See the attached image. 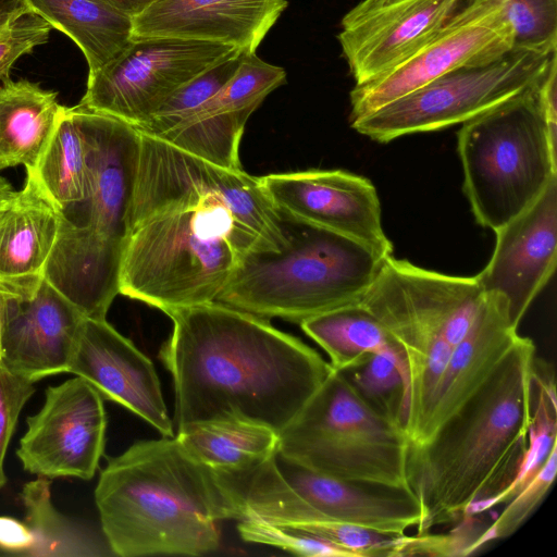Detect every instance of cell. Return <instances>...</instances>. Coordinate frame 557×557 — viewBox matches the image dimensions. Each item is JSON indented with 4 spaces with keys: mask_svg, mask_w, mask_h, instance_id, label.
<instances>
[{
    "mask_svg": "<svg viewBox=\"0 0 557 557\" xmlns=\"http://www.w3.org/2000/svg\"><path fill=\"white\" fill-rule=\"evenodd\" d=\"M138 133L120 294L164 313L212 302L247 255L286 245L259 177Z\"/></svg>",
    "mask_w": 557,
    "mask_h": 557,
    "instance_id": "6da1fadb",
    "label": "cell"
},
{
    "mask_svg": "<svg viewBox=\"0 0 557 557\" xmlns=\"http://www.w3.org/2000/svg\"><path fill=\"white\" fill-rule=\"evenodd\" d=\"M173 332L160 359L174 383L177 432L239 419L280 433L333 371L267 319L218 301L166 313Z\"/></svg>",
    "mask_w": 557,
    "mask_h": 557,
    "instance_id": "7a4b0ae2",
    "label": "cell"
},
{
    "mask_svg": "<svg viewBox=\"0 0 557 557\" xmlns=\"http://www.w3.org/2000/svg\"><path fill=\"white\" fill-rule=\"evenodd\" d=\"M535 345L521 336L484 384L421 445H411L407 482L421 510L417 535L461 520L516 479L532 422Z\"/></svg>",
    "mask_w": 557,
    "mask_h": 557,
    "instance_id": "3957f363",
    "label": "cell"
},
{
    "mask_svg": "<svg viewBox=\"0 0 557 557\" xmlns=\"http://www.w3.org/2000/svg\"><path fill=\"white\" fill-rule=\"evenodd\" d=\"M95 502L107 545L121 557L201 556L220 545L218 521L243 519L234 481L175 436L140 441L109 458Z\"/></svg>",
    "mask_w": 557,
    "mask_h": 557,
    "instance_id": "277c9868",
    "label": "cell"
},
{
    "mask_svg": "<svg viewBox=\"0 0 557 557\" xmlns=\"http://www.w3.org/2000/svg\"><path fill=\"white\" fill-rule=\"evenodd\" d=\"M76 106L90 139V190L85 202L62 212L44 277L86 318L106 319L120 294L139 133L117 119Z\"/></svg>",
    "mask_w": 557,
    "mask_h": 557,
    "instance_id": "5b68a950",
    "label": "cell"
},
{
    "mask_svg": "<svg viewBox=\"0 0 557 557\" xmlns=\"http://www.w3.org/2000/svg\"><path fill=\"white\" fill-rule=\"evenodd\" d=\"M278 214L286 245L247 255L215 301L299 324L360 304L384 258L352 238Z\"/></svg>",
    "mask_w": 557,
    "mask_h": 557,
    "instance_id": "8992f818",
    "label": "cell"
},
{
    "mask_svg": "<svg viewBox=\"0 0 557 557\" xmlns=\"http://www.w3.org/2000/svg\"><path fill=\"white\" fill-rule=\"evenodd\" d=\"M484 295L475 276L426 270L393 255L383 259L363 295L360 305L387 330L405 358L408 389L404 428L410 441Z\"/></svg>",
    "mask_w": 557,
    "mask_h": 557,
    "instance_id": "52a82bcc",
    "label": "cell"
},
{
    "mask_svg": "<svg viewBox=\"0 0 557 557\" xmlns=\"http://www.w3.org/2000/svg\"><path fill=\"white\" fill-rule=\"evenodd\" d=\"M545 74L534 86L463 122L458 131L463 193L476 222L494 232L557 178V133L546 116Z\"/></svg>",
    "mask_w": 557,
    "mask_h": 557,
    "instance_id": "ba28073f",
    "label": "cell"
},
{
    "mask_svg": "<svg viewBox=\"0 0 557 557\" xmlns=\"http://www.w3.org/2000/svg\"><path fill=\"white\" fill-rule=\"evenodd\" d=\"M410 440L376 410L344 372L333 370L278 433L277 457L351 481L408 487Z\"/></svg>",
    "mask_w": 557,
    "mask_h": 557,
    "instance_id": "9c48e42d",
    "label": "cell"
},
{
    "mask_svg": "<svg viewBox=\"0 0 557 557\" xmlns=\"http://www.w3.org/2000/svg\"><path fill=\"white\" fill-rule=\"evenodd\" d=\"M556 50L513 47L502 58L447 72L350 125L379 143L463 123L541 81Z\"/></svg>",
    "mask_w": 557,
    "mask_h": 557,
    "instance_id": "30bf717a",
    "label": "cell"
},
{
    "mask_svg": "<svg viewBox=\"0 0 557 557\" xmlns=\"http://www.w3.org/2000/svg\"><path fill=\"white\" fill-rule=\"evenodd\" d=\"M242 51L210 41L133 38L116 58L88 74L78 104L139 128L177 89Z\"/></svg>",
    "mask_w": 557,
    "mask_h": 557,
    "instance_id": "8fae6325",
    "label": "cell"
},
{
    "mask_svg": "<svg viewBox=\"0 0 557 557\" xmlns=\"http://www.w3.org/2000/svg\"><path fill=\"white\" fill-rule=\"evenodd\" d=\"M503 0H466L433 38L404 63L350 91V122L462 66L491 63L513 48Z\"/></svg>",
    "mask_w": 557,
    "mask_h": 557,
    "instance_id": "7c38bea8",
    "label": "cell"
},
{
    "mask_svg": "<svg viewBox=\"0 0 557 557\" xmlns=\"http://www.w3.org/2000/svg\"><path fill=\"white\" fill-rule=\"evenodd\" d=\"M16 455L25 471L49 479L95 475L106 445L103 397L75 375L46 391L40 410L26 420Z\"/></svg>",
    "mask_w": 557,
    "mask_h": 557,
    "instance_id": "4fadbf2b",
    "label": "cell"
},
{
    "mask_svg": "<svg viewBox=\"0 0 557 557\" xmlns=\"http://www.w3.org/2000/svg\"><path fill=\"white\" fill-rule=\"evenodd\" d=\"M260 183L277 212L352 238L382 258L393 244L382 226L374 185L343 170L269 174Z\"/></svg>",
    "mask_w": 557,
    "mask_h": 557,
    "instance_id": "5bb4252c",
    "label": "cell"
},
{
    "mask_svg": "<svg viewBox=\"0 0 557 557\" xmlns=\"http://www.w3.org/2000/svg\"><path fill=\"white\" fill-rule=\"evenodd\" d=\"M462 1H360L344 15L337 37L356 85L383 76L408 60Z\"/></svg>",
    "mask_w": 557,
    "mask_h": 557,
    "instance_id": "9a60e30c",
    "label": "cell"
},
{
    "mask_svg": "<svg viewBox=\"0 0 557 557\" xmlns=\"http://www.w3.org/2000/svg\"><path fill=\"white\" fill-rule=\"evenodd\" d=\"M494 251L475 275L484 293L502 294L519 326L555 272L557 259V178L523 212L495 231Z\"/></svg>",
    "mask_w": 557,
    "mask_h": 557,
    "instance_id": "2e32d148",
    "label": "cell"
},
{
    "mask_svg": "<svg viewBox=\"0 0 557 557\" xmlns=\"http://www.w3.org/2000/svg\"><path fill=\"white\" fill-rule=\"evenodd\" d=\"M69 372L86 380L103 398L139 416L163 436L174 435L153 363L106 319L84 318Z\"/></svg>",
    "mask_w": 557,
    "mask_h": 557,
    "instance_id": "e0dca14e",
    "label": "cell"
},
{
    "mask_svg": "<svg viewBox=\"0 0 557 557\" xmlns=\"http://www.w3.org/2000/svg\"><path fill=\"white\" fill-rule=\"evenodd\" d=\"M85 315L47 280L9 297L1 362L34 383L69 372Z\"/></svg>",
    "mask_w": 557,
    "mask_h": 557,
    "instance_id": "ac0fdd59",
    "label": "cell"
},
{
    "mask_svg": "<svg viewBox=\"0 0 557 557\" xmlns=\"http://www.w3.org/2000/svg\"><path fill=\"white\" fill-rule=\"evenodd\" d=\"M283 67L243 54L235 73L208 100L182 114L157 139L210 162L233 150L237 133L232 121L246 126L263 99L285 82Z\"/></svg>",
    "mask_w": 557,
    "mask_h": 557,
    "instance_id": "d6986e66",
    "label": "cell"
},
{
    "mask_svg": "<svg viewBox=\"0 0 557 557\" xmlns=\"http://www.w3.org/2000/svg\"><path fill=\"white\" fill-rule=\"evenodd\" d=\"M286 7V0H153L133 17V38L210 41L255 53Z\"/></svg>",
    "mask_w": 557,
    "mask_h": 557,
    "instance_id": "ffe728a7",
    "label": "cell"
},
{
    "mask_svg": "<svg viewBox=\"0 0 557 557\" xmlns=\"http://www.w3.org/2000/svg\"><path fill=\"white\" fill-rule=\"evenodd\" d=\"M519 337L507 299L485 293L471 326L450 354L411 445L425 443L484 384Z\"/></svg>",
    "mask_w": 557,
    "mask_h": 557,
    "instance_id": "44dd1931",
    "label": "cell"
},
{
    "mask_svg": "<svg viewBox=\"0 0 557 557\" xmlns=\"http://www.w3.org/2000/svg\"><path fill=\"white\" fill-rule=\"evenodd\" d=\"M276 461L295 493L326 519L397 535L419 524L420 505L408 487L337 479L277 456Z\"/></svg>",
    "mask_w": 557,
    "mask_h": 557,
    "instance_id": "7402d4cb",
    "label": "cell"
},
{
    "mask_svg": "<svg viewBox=\"0 0 557 557\" xmlns=\"http://www.w3.org/2000/svg\"><path fill=\"white\" fill-rule=\"evenodd\" d=\"M61 215L35 169L27 168L23 188L13 191L0 207V283L17 294L39 285Z\"/></svg>",
    "mask_w": 557,
    "mask_h": 557,
    "instance_id": "603a6c76",
    "label": "cell"
},
{
    "mask_svg": "<svg viewBox=\"0 0 557 557\" xmlns=\"http://www.w3.org/2000/svg\"><path fill=\"white\" fill-rule=\"evenodd\" d=\"M62 107L57 92L27 79L0 86V171L36 168L53 133Z\"/></svg>",
    "mask_w": 557,
    "mask_h": 557,
    "instance_id": "cb8c5ba5",
    "label": "cell"
},
{
    "mask_svg": "<svg viewBox=\"0 0 557 557\" xmlns=\"http://www.w3.org/2000/svg\"><path fill=\"white\" fill-rule=\"evenodd\" d=\"M82 50L92 74L116 58L133 38V16L100 0H23Z\"/></svg>",
    "mask_w": 557,
    "mask_h": 557,
    "instance_id": "d4e9b609",
    "label": "cell"
},
{
    "mask_svg": "<svg viewBox=\"0 0 557 557\" xmlns=\"http://www.w3.org/2000/svg\"><path fill=\"white\" fill-rule=\"evenodd\" d=\"M300 326L326 352L333 370L348 371L364 364L373 355H383L400 369L408 389L407 368L400 347L360 304L309 318Z\"/></svg>",
    "mask_w": 557,
    "mask_h": 557,
    "instance_id": "484cf974",
    "label": "cell"
},
{
    "mask_svg": "<svg viewBox=\"0 0 557 557\" xmlns=\"http://www.w3.org/2000/svg\"><path fill=\"white\" fill-rule=\"evenodd\" d=\"M177 441L201 463L227 476L249 472L277 455L278 433L239 419L211 420L178 431Z\"/></svg>",
    "mask_w": 557,
    "mask_h": 557,
    "instance_id": "4316f807",
    "label": "cell"
},
{
    "mask_svg": "<svg viewBox=\"0 0 557 557\" xmlns=\"http://www.w3.org/2000/svg\"><path fill=\"white\" fill-rule=\"evenodd\" d=\"M48 195L66 212L90 190V139L77 106L62 107L53 133L34 168Z\"/></svg>",
    "mask_w": 557,
    "mask_h": 557,
    "instance_id": "83f0119b",
    "label": "cell"
},
{
    "mask_svg": "<svg viewBox=\"0 0 557 557\" xmlns=\"http://www.w3.org/2000/svg\"><path fill=\"white\" fill-rule=\"evenodd\" d=\"M51 480L38 476L27 482L21 498L25 509L24 522L34 536L28 556L96 557L104 556L106 546L87 529L60 513L51 502Z\"/></svg>",
    "mask_w": 557,
    "mask_h": 557,
    "instance_id": "f1b7e54d",
    "label": "cell"
},
{
    "mask_svg": "<svg viewBox=\"0 0 557 557\" xmlns=\"http://www.w3.org/2000/svg\"><path fill=\"white\" fill-rule=\"evenodd\" d=\"M341 372L376 410L405 425L407 385L392 359L373 355L364 364Z\"/></svg>",
    "mask_w": 557,
    "mask_h": 557,
    "instance_id": "f546056e",
    "label": "cell"
},
{
    "mask_svg": "<svg viewBox=\"0 0 557 557\" xmlns=\"http://www.w3.org/2000/svg\"><path fill=\"white\" fill-rule=\"evenodd\" d=\"M557 473V445L541 469L507 503L505 509L484 529L473 546V552L485 544L509 537L518 531L543 502Z\"/></svg>",
    "mask_w": 557,
    "mask_h": 557,
    "instance_id": "4dcf8cb0",
    "label": "cell"
},
{
    "mask_svg": "<svg viewBox=\"0 0 557 557\" xmlns=\"http://www.w3.org/2000/svg\"><path fill=\"white\" fill-rule=\"evenodd\" d=\"M513 27V47L553 51L557 47V0H503Z\"/></svg>",
    "mask_w": 557,
    "mask_h": 557,
    "instance_id": "1f68e13d",
    "label": "cell"
},
{
    "mask_svg": "<svg viewBox=\"0 0 557 557\" xmlns=\"http://www.w3.org/2000/svg\"><path fill=\"white\" fill-rule=\"evenodd\" d=\"M237 530L246 542L272 545L299 556L354 557L350 552L318 536L257 518L239 520Z\"/></svg>",
    "mask_w": 557,
    "mask_h": 557,
    "instance_id": "d6a6232c",
    "label": "cell"
},
{
    "mask_svg": "<svg viewBox=\"0 0 557 557\" xmlns=\"http://www.w3.org/2000/svg\"><path fill=\"white\" fill-rule=\"evenodd\" d=\"M454 531L448 534H430L406 536L399 535L393 550V557L398 556H468L484 531L483 524L474 515H466Z\"/></svg>",
    "mask_w": 557,
    "mask_h": 557,
    "instance_id": "836d02e7",
    "label": "cell"
},
{
    "mask_svg": "<svg viewBox=\"0 0 557 557\" xmlns=\"http://www.w3.org/2000/svg\"><path fill=\"white\" fill-rule=\"evenodd\" d=\"M52 28L45 18L27 9L0 33V82L8 79L13 64L22 55L48 41Z\"/></svg>",
    "mask_w": 557,
    "mask_h": 557,
    "instance_id": "e575fe53",
    "label": "cell"
},
{
    "mask_svg": "<svg viewBox=\"0 0 557 557\" xmlns=\"http://www.w3.org/2000/svg\"><path fill=\"white\" fill-rule=\"evenodd\" d=\"M35 393L34 382L11 372L0 361V488L7 482L4 457L20 413Z\"/></svg>",
    "mask_w": 557,
    "mask_h": 557,
    "instance_id": "d590c367",
    "label": "cell"
},
{
    "mask_svg": "<svg viewBox=\"0 0 557 557\" xmlns=\"http://www.w3.org/2000/svg\"><path fill=\"white\" fill-rule=\"evenodd\" d=\"M34 536L24 521L0 516V549L14 555L28 556Z\"/></svg>",
    "mask_w": 557,
    "mask_h": 557,
    "instance_id": "8d00e7d4",
    "label": "cell"
},
{
    "mask_svg": "<svg viewBox=\"0 0 557 557\" xmlns=\"http://www.w3.org/2000/svg\"><path fill=\"white\" fill-rule=\"evenodd\" d=\"M131 16L140 13L153 0H100Z\"/></svg>",
    "mask_w": 557,
    "mask_h": 557,
    "instance_id": "74e56055",
    "label": "cell"
},
{
    "mask_svg": "<svg viewBox=\"0 0 557 557\" xmlns=\"http://www.w3.org/2000/svg\"><path fill=\"white\" fill-rule=\"evenodd\" d=\"M14 293L4 284L0 283V361L2 356V333L10 295Z\"/></svg>",
    "mask_w": 557,
    "mask_h": 557,
    "instance_id": "f35d334b",
    "label": "cell"
},
{
    "mask_svg": "<svg viewBox=\"0 0 557 557\" xmlns=\"http://www.w3.org/2000/svg\"><path fill=\"white\" fill-rule=\"evenodd\" d=\"M13 189L3 177L0 176V207L13 194Z\"/></svg>",
    "mask_w": 557,
    "mask_h": 557,
    "instance_id": "ab89813d",
    "label": "cell"
}]
</instances>
